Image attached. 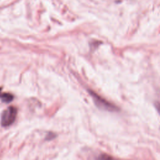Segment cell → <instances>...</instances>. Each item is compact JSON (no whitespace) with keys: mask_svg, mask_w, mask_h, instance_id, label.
Here are the masks:
<instances>
[{"mask_svg":"<svg viewBox=\"0 0 160 160\" xmlns=\"http://www.w3.org/2000/svg\"><path fill=\"white\" fill-rule=\"evenodd\" d=\"M2 87H0V98L1 99L4 103H11L13 99H14V96L10 93H1Z\"/></svg>","mask_w":160,"mask_h":160,"instance_id":"cell-3","label":"cell"},{"mask_svg":"<svg viewBox=\"0 0 160 160\" xmlns=\"http://www.w3.org/2000/svg\"><path fill=\"white\" fill-rule=\"evenodd\" d=\"M91 93L92 94L93 99H94V101L96 102V104H97V106H99L101 108L109 109V111H111V109H115V108L113 106H112V105H111L106 101H104V99H102L100 97H98L97 94L93 93L91 91Z\"/></svg>","mask_w":160,"mask_h":160,"instance_id":"cell-2","label":"cell"},{"mask_svg":"<svg viewBox=\"0 0 160 160\" xmlns=\"http://www.w3.org/2000/svg\"><path fill=\"white\" fill-rule=\"evenodd\" d=\"M18 110L14 106H10L4 110L1 115V124L3 127H8L11 125L15 122Z\"/></svg>","mask_w":160,"mask_h":160,"instance_id":"cell-1","label":"cell"}]
</instances>
